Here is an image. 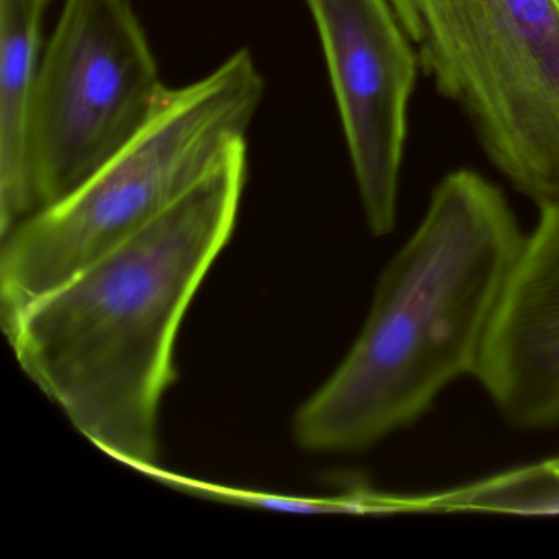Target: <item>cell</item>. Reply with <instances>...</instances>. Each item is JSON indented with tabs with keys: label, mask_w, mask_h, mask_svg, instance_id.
I'll use <instances>...</instances> for the list:
<instances>
[{
	"label": "cell",
	"mask_w": 559,
	"mask_h": 559,
	"mask_svg": "<svg viewBox=\"0 0 559 559\" xmlns=\"http://www.w3.org/2000/svg\"><path fill=\"white\" fill-rule=\"evenodd\" d=\"M247 142L119 247L5 326L24 371L104 453L150 474L176 335L237 221Z\"/></svg>",
	"instance_id": "1"
},
{
	"label": "cell",
	"mask_w": 559,
	"mask_h": 559,
	"mask_svg": "<svg viewBox=\"0 0 559 559\" xmlns=\"http://www.w3.org/2000/svg\"><path fill=\"white\" fill-rule=\"evenodd\" d=\"M523 241L499 188L473 169L444 176L385 267L352 352L297 412L300 447H371L421 417L451 382L476 376Z\"/></svg>",
	"instance_id": "2"
},
{
	"label": "cell",
	"mask_w": 559,
	"mask_h": 559,
	"mask_svg": "<svg viewBox=\"0 0 559 559\" xmlns=\"http://www.w3.org/2000/svg\"><path fill=\"white\" fill-rule=\"evenodd\" d=\"M264 96L250 51L214 73L168 90L150 122L57 204L2 238L4 329L45 294L119 247L198 185L240 142Z\"/></svg>",
	"instance_id": "3"
},
{
	"label": "cell",
	"mask_w": 559,
	"mask_h": 559,
	"mask_svg": "<svg viewBox=\"0 0 559 559\" xmlns=\"http://www.w3.org/2000/svg\"><path fill=\"white\" fill-rule=\"evenodd\" d=\"M389 2L500 175L538 207L558 202V0Z\"/></svg>",
	"instance_id": "4"
},
{
	"label": "cell",
	"mask_w": 559,
	"mask_h": 559,
	"mask_svg": "<svg viewBox=\"0 0 559 559\" xmlns=\"http://www.w3.org/2000/svg\"><path fill=\"white\" fill-rule=\"evenodd\" d=\"M166 91L129 0H67L28 116L35 214L117 155L150 122Z\"/></svg>",
	"instance_id": "5"
},
{
	"label": "cell",
	"mask_w": 559,
	"mask_h": 559,
	"mask_svg": "<svg viewBox=\"0 0 559 559\" xmlns=\"http://www.w3.org/2000/svg\"><path fill=\"white\" fill-rule=\"evenodd\" d=\"M372 234H391L420 67L389 0H307Z\"/></svg>",
	"instance_id": "6"
},
{
	"label": "cell",
	"mask_w": 559,
	"mask_h": 559,
	"mask_svg": "<svg viewBox=\"0 0 559 559\" xmlns=\"http://www.w3.org/2000/svg\"><path fill=\"white\" fill-rule=\"evenodd\" d=\"M476 378L512 424L559 421V201L523 241Z\"/></svg>",
	"instance_id": "7"
},
{
	"label": "cell",
	"mask_w": 559,
	"mask_h": 559,
	"mask_svg": "<svg viewBox=\"0 0 559 559\" xmlns=\"http://www.w3.org/2000/svg\"><path fill=\"white\" fill-rule=\"evenodd\" d=\"M50 0H0V238L35 214L27 127L41 64V21Z\"/></svg>",
	"instance_id": "8"
},
{
	"label": "cell",
	"mask_w": 559,
	"mask_h": 559,
	"mask_svg": "<svg viewBox=\"0 0 559 559\" xmlns=\"http://www.w3.org/2000/svg\"><path fill=\"white\" fill-rule=\"evenodd\" d=\"M392 502L395 512L499 510L519 513H559V457L433 496H392Z\"/></svg>",
	"instance_id": "9"
},
{
	"label": "cell",
	"mask_w": 559,
	"mask_h": 559,
	"mask_svg": "<svg viewBox=\"0 0 559 559\" xmlns=\"http://www.w3.org/2000/svg\"><path fill=\"white\" fill-rule=\"evenodd\" d=\"M158 483L175 487L181 492L214 500V502L230 503V506L251 507V509L277 510V512L294 513H388L385 493L374 492L365 487H353L335 497H290L283 493L260 492V490L234 489V487L217 486L205 480L178 476L156 467L148 474Z\"/></svg>",
	"instance_id": "10"
},
{
	"label": "cell",
	"mask_w": 559,
	"mask_h": 559,
	"mask_svg": "<svg viewBox=\"0 0 559 559\" xmlns=\"http://www.w3.org/2000/svg\"><path fill=\"white\" fill-rule=\"evenodd\" d=\"M558 4H559V0H558Z\"/></svg>",
	"instance_id": "11"
}]
</instances>
